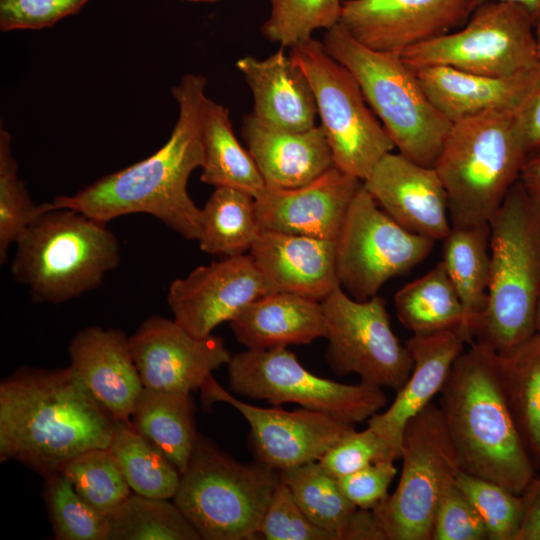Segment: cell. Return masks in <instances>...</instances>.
<instances>
[{"label": "cell", "mask_w": 540, "mask_h": 540, "mask_svg": "<svg viewBox=\"0 0 540 540\" xmlns=\"http://www.w3.org/2000/svg\"><path fill=\"white\" fill-rule=\"evenodd\" d=\"M109 540H200L179 507L168 499L131 494L108 516Z\"/></svg>", "instance_id": "36"}, {"label": "cell", "mask_w": 540, "mask_h": 540, "mask_svg": "<svg viewBox=\"0 0 540 540\" xmlns=\"http://www.w3.org/2000/svg\"><path fill=\"white\" fill-rule=\"evenodd\" d=\"M322 43L355 77L399 153L434 167L452 123L431 102L416 71L400 54L363 45L340 23L326 30Z\"/></svg>", "instance_id": "7"}, {"label": "cell", "mask_w": 540, "mask_h": 540, "mask_svg": "<svg viewBox=\"0 0 540 540\" xmlns=\"http://www.w3.org/2000/svg\"><path fill=\"white\" fill-rule=\"evenodd\" d=\"M258 535L266 540H335L305 514L282 481L262 517Z\"/></svg>", "instance_id": "42"}, {"label": "cell", "mask_w": 540, "mask_h": 540, "mask_svg": "<svg viewBox=\"0 0 540 540\" xmlns=\"http://www.w3.org/2000/svg\"><path fill=\"white\" fill-rule=\"evenodd\" d=\"M280 482L279 470L241 463L198 434L173 500L201 539L252 540Z\"/></svg>", "instance_id": "8"}, {"label": "cell", "mask_w": 540, "mask_h": 540, "mask_svg": "<svg viewBox=\"0 0 540 540\" xmlns=\"http://www.w3.org/2000/svg\"><path fill=\"white\" fill-rule=\"evenodd\" d=\"M395 491L372 509L386 540H431L441 496L461 470L440 407L432 402L406 424Z\"/></svg>", "instance_id": "9"}, {"label": "cell", "mask_w": 540, "mask_h": 540, "mask_svg": "<svg viewBox=\"0 0 540 540\" xmlns=\"http://www.w3.org/2000/svg\"><path fill=\"white\" fill-rule=\"evenodd\" d=\"M381 460L393 461L382 440L368 426L362 431L354 429L348 433L330 448L318 463L337 479Z\"/></svg>", "instance_id": "44"}, {"label": "cell", "mask_w": 540, "mask_h": 540, "mask_svg": "<svg viewBox=\"0 0 540 540\" xmlns=\"http://www.w3.org/2000/svg\"><path fill=\"white\" fill-rule=\"evenodd\" d=\"M485 525L465 493L453 480L436 510L431 540H485Z\"/></svg>", "instance_id": "43"}, {"label": "cell", "mask_w": 540, "mask_h": 540, "mask_svg": "<svg viewBox=\"0 0 540 540\" xmlns=\"http://www.w3.org/2000/svg\"><path fill=\"white\" fill-rule=\"evenodd\" d=\"M227 370L230 389L237 395L273 405L296 403L352 425L368 420L387 403L380 387L312 374L287 347L239 352Z\"/></svg>", "instance_id": "12"}, {"label": "cell", "mask_w": 540, "mask_h": 540, "mask_svg": "<svg viewBox=\"0 0 540 540\" xmlns=\"http://www.w3.org/2000/svg\"><path fill=\"white\" fill-rule=\"evenodd\" d=\"M397 474L394 461L374 462L356 472L337 478L346 498L361 509L372 510L387 498L388 488Z\"/></svg>", "instance_id": "46"}, {"label": "cell", "mask_w": 540, "mask_h": 540, "mask_svg": "<svg viewBox=\"0 0 540 540\" xmlns=\"http://www.w3.org/2000/svg\"><path fill=\"white\" fill-rule=\"evenodd\" d=\"M362 184L377 205L408 231L434 241L449 234L447 194L434 167L389 152Z\"/></svg>", "instance_id": "20"}, {"label": "cell", "mask_w": 540, "mask_h": 540, "mask_svg": "<svg viewBox=\"0 0 540 540\" xmlns=\"http://www.w3.org/2000/svg\"><path fill=\"white\" fill-rule=\"evenodd\" d=\"M60 472L88 504L106 516L132 494L109 448L88 450L68 461Z\"/></svg>", "instance_id": "37"}, {"label": "cell", "mask_w": 540, "mask_h": 540, "mask_svg": "<svg viewBox=\"0 0 540 540\" xmlns=\"http://www.w3.org/2000/svg\"><path fill=\"white\" fill-rule=\"evenodd\" d=\"M89 0H0V30H40L78 13Z\"/></svg>", "instance_id": "45"}, {"label": "cell", "mask_w": 540, "mask_h": 540, "mask_svg": "<svg viewBox=\"0 0 540 540\" xmlns=\"http://www.w3.org/2000/svg\"><path fill=\"white\" fill-rule=\"evenodd\" d=\"M394 305L399 321L413 334L456 330L465 341L464 310L442 261L400 288Z\"/></svg>", "instance_id": "31"}, {"label": "cell", "mask_w": 540, "mask_h": 540, "mask_svg": "<svg viewBox=\"0 0 540 540\" xmlns=\"http://www.w3.org/2000/svg\"><path fill=\"white\" fill-rule=\"evenodd\" d=\"M236 66L251 90L252 114L256 118L290 131H304L316 126L317 107L312 87L282 47L264 59L242 57Z\"/></svg>", "instance_id": "26"}, {"label": "cell", "mask_w": 540, "mask_h": 540, "mask_svg": "<svg viewBox=\"0 0 540 540\" xmlns=\"http://www.w3.org/2000/svg\"><path fill=\"white\" fill-rule=\"evenodd\" d=\"M522 494L525 513L516 540H540V477L535 476Z\"/></svg>", "instance_id": "48"}, {"label": "cell", "mask_w": 540, "mask_h": 540, "mask_svg": "<svg viewBox=\"0 0 540 540\" xmlns=\"http://www.w3.org/2000/svg\"><path fill=\"white\" fill-rule=\"evenodd\" d=\"M342 4L343 0H270L261 32L282 48H292L312 39L314 31L338 24Z\"/></svg>", "instance_id": "39"}, {"label": "cell", "mask_w": 540, "mask_h": 540, "mask_svg": "<svg viewBox=\"0 0 540 540\" xmlns=\"http://www.w3.org/2000/svg\"><path fill=\"white\" fill-rule=\"evenodd\" d=\"M207 79L186 74L172 87L178 118L167 142L154 154L107 174L74 195L58 196L45 209L69 208L106 223L145 213L187 240H199L202 209L187 191L188 180L204 160L202 127L208 97Z\"/></svg>", "instance_id": "1"}, {"label": "cell", "mask_w": 540, "mask_h": 540, "mask_svg": "<svg viewBox=\"0 0 540 540\" xmlns=\"http://www.w3.org/2000/svg\"><path fill=\"white\" fill-rule=\"evenodd\" d=\"M280 476L305 514L330 532L335 540H342L358 507L346 498L337 479L326 472L318 461L281 470Z\"/></svg>", "instance_id": "35"}, {"label": "cell", "mask_w": 540, "mask_h": 540, "mask_svg": "<svg viewBox=\"0 0 540 540\" xmlns=\"http://www.w3.org/2000/svg\"><path fill=\"white\" fill-rule=\"evenodd\" d=\"M249 254L275 292L322 301L340 287L335 240L261 231Z\"/></svg>", "instance_id": "23"}, {"label": "cell", "mask_w": 540, "mask_h": 540, "mask_svg": "<svg viewBox=\"0 0 540 540\" xmlns=\"http://www.w3.org/2000/svg\"><path fill=\"white\" fill-rule=\"evenodd\" d=\"M535 326H536V334L540 337V298L537 305Z\"/></svg>", "instance_id": "52"}, {"label": "cell", "mask_w": 540, "mask_h": 540, "mask_svg": "<svg viewBox=\"0 0 540 540\" xmlns=\"http://www.w3.org/2000/svg\"><path fill=\"white\" fill-rule=\"evenodd\" d=\"M490 224L451 227L444 241L446 271L461 301L464 337L473 344L475 330L487 306L491 274Z\"/></svg>", "instance_id": "28"}, {"label": "cell", "mask_w": 540, "mask_h": 540, "mask_svg": "<svg viewBox=\"0 0 540 540\" xmlns=\"http://www.w3.org/2000/svg\"><path fill=\"white\" fill-rule=\"evenodd\" d=\"M519 181L530 198L540 206V151L528 155Z\"/></svg>", "instance_id": "49"}, {"label": "cell", "mask_w": 540, "mask_h": 540, "mask_svg": "<svg viewBox=\"0 0 540 540\" xmlns=\"http://www.w3.org/2000/svg\"><path fill=\"white\" fill-rule=\"evenodd\" d=\"M130 350L143 386L192 392L232 355L224 339L213 334L197 338L174 319L152 315L129 337Z\"/></svg>", "instance_id": "18"}, {"label": "cell", "mask_w": 540, "mask_h": 540, "mask_svg": "<svg viewBox=\"0 0 540 540\" xmlns=\"http://www.w3.org/2000/svg\"><path fill=\"white\" fill-rule=\"evenodd\" d=\"M412 69L448 66L462 71L508 77L540 64L535 20L521 5L491 1L473 9L460 28L405 50Z\"/></svg>", "instance_id": "11"}, {"label": "cell", "mask_w": 540, "mask_h": 540, "mask_svg": "<svg viewBox=\"0 0 540 540\" xmlns=\"http://www.w3.org/2000/svg\"><path fill=\"white\" fill-rule=\"evenodd\" d=\"M405 344L413 359L412 372L389 408L368 419L393 461L400 459L406 424L441 392L465 341L458 331L444 330L413 334Z\"/></svg>", "instance_id": "21"}, {"label": "cell", "mask_w": 540, "mask_h": 540, "mask_svg": "<svg viewBox=\"0 0 540 540\" xmlns=\"http://www.w3.org/2000/svg\"><path fill=\"white\" fill-rule=\"evenodd\" d=\"M274 292L251 255L243 254L198 266L186 277L175 279L167 303L182 328L204 338L252 301Z\"/></svg>", "instance_id": "16"}, {"label": "cell", "mask_w": 540, "mask_h": 540, "mask_svg": "<svg viewBox=\"0 0 540 540\" xmlns=\"http://www.w3.org/2000/svg\"><path fill=\"white\" fill-rule=\"evenodd\" d=\"M455 481L479 513L488 540H516L525 513L523 494L462 470Z\"/></svg>", "instance_id": "41"}, {"label": "cell", "mask_w": 540, "mask_h": 540, "mask_svg": "<svg viewBox=\"0 0 540 540\" xmlns=\"http://www.w3.org/2000/svg\"><path fill=\"white\" fill-rule=\"evenodd\" d=\"M108 448L135 494L157 499L174 498L181 473L131 422L115 420Z\"/></svg>", "instance_id": "34"}, {"label": "cell", "mask_w": 540, "mask_h": 540, "mask_svg": "<svg viewBox=\"0 0 540 540\" xmlns=\"http://www.w3.org/2000/svg\"><path fill=\"white\" fill-rule=\"evenodd\" d=\"M229 324L236 340L250 350L305 345L327 333L322 302L288 292L252 301Z\"/></svg>", "instance_id": "27"}, {"label": "cell", "mask_w": 540, "mask_h": 540, "mask_svg": "<svg viewBox=\"0 0 540 540\" xmlns=\"http://www.w3.org/2000/svg\"><path fill=\"white\" fill-rule=\"evenodd\" d=\"M202 142V182L239 189L254 197L265 188L254 159L234 134L229 109L210 98L205 108Z\"/></svg>", "instance_id": "30"}, {"label": "cell", "mask_w": 540, "mask_h": 540, "mask_svg": "<svg viewBox=\"0 0 540 540\" xmlns=\"http://www.w3.org/2000/svg\"><path fill=\"white\" fill-rule=\"evenodd\" d=\"M70 368L115 420L130 422L144 386L129 337L121 330L89 326L78 331L68 348Z\"/></svg>", "instance_id": "22"}, {"label": "cell", "mask_w": 540, "mask_h": 540, "mask_svg": "<svg viewBox=\"0 0 540 540\" xmlns=\"http://www.w3.org/2000/svg\"><path fill=\"white\" fill-rule=\"evenodd\" d=\"M491 1L510 2L521 5L533 16L534 20L540 15V0H473V9Z\"/></svg>", "instance_id": "50"}, {"label": "cell", "mask_w": 540, "mask_h": 540, "mask_svg": "<svg viewBox=\"0 0 540 540\" xmlns=\"http://www.w3.org/2000/svg\"><path fill=\"white\" fill-rule=\"evenodd\" d=\"M500 372L509 408L537 471L540 469V337L535 334L511 355L500 356Z\"/></svg>", "instance_id": "33"}, {"label": "cell", "mask_w": 540, "mask_h": 540, "mask_svg": "<svg viewBox=\"0 0 540 540\" xmlns=\"http://www.w3.org/2000/svg\"><path fill=\"white\" fill-rule=\"evenodd\" d=\"M535 35L537 39L538 51H539V57H540V15L535 20Z\"/></svg>", "instance_id": "51"}, {"label": "cell", "mask_w": 540, "mask_h": 540, "mask_svg": "<svg viewBox=\"0 0 540 540\" xmlns=\"http://www.w3.org/2000/svg\"><path fill=\"white\" fill-rule=\"evenodd\" d=\"M114 423L70 366L22 367L0 383V461H18L43 478L108 448Z\"/></svg>", "instance_id": "2"}, {"label": "cell", "mask_w": 540, "mask_h": 540, "mask_svg": "<svg viewBox=\"0 0 540 540\" xmlns=\"http://www.w3.org/2000/svg\"><path fill=\"white\" fill-rule=\"evenodd\" d=\"M473 0H343L339 23L375 51L405 50L463 26Z\"/></svg>", "instance_id": "17"}, {"label": "cell", "mask_w": 540, "mask_h": 540, "mask_svg": "<svg viewBox=\"0 0 540 540\" xmlns=\"http://www.w3.org/2000/svg\"><path fill=\"white\" fill-rule=\"evenodd\" d=\"M289 54L312 87L334 166L364 181L395 145L357 80L316 39L290 48Z\"/></svg>", "instance_id": "10"}, {"label": "cell", "mask_w": 540, "mask_h": 540, "mask_svg": "<svg viewBox=\"0 0 540 540\" xmlns=\"http://www.w3.org/2000/svg\"><path fill=\"white\" fill-rule=\"evenodd\" d=\"M434 106L455 123L493 111L517 112L540 78V64L508 77L486 76L448 66L415 70Z\"/></svg>", "instance_id": "24"}, {"label": "cell", "mask_w": 540, "mask_h": 540, "mask_svg": "<svg viewBox=\"0 0 540 540\" xmlns=\"http://www.w3.org/2000/svg\"><path fill=\"white\" fill-rule=\"evenodd\" d=\"M261 228L255 197L231 187H215L202 208L200 249L208 254L232 257L250 251Z\"/></svg>", "instance_id": "32"}, {"label": "cell", "mask_w": 540, "mask_h": 540, "mask_svg": "<svg viewBox=\"0 0 540 540\" xmlns=\"http://www.w3.org/2000/svg\"><path fill=\"white\" fill-rule=\"evenodd\" d=\"M132 426L182 474L198 437L191 392L143 388L133 407Z\"/></svg>", "instance_id": "29"}, {"label": "cell", "mask_w": 540, "mask_h": 540, "mask_svg": "<svg viewBox=\"0 0 540 540\" xmlns=\"http://www.w3.org/2000/svg\"><path fill=\"white\" fill-rule=\"evenodd\" d=\"M516 112L493 111L451 124L434 165L452 227L489 224L528 157Z\"/></svg>", "instance_id": "6"}, {"label": "cell", "mask_w": 540, "mask_h": 540, "mask_svg": "<svg viewBox=\"0 0 540 540\" xmlns=\"http://www.w3.org/2000/svg\"><path fill=\"white\" fill-rule=\"evenodd\" d=\"M43 498L57 540H109L108 517L88 504L59 471L45 478Z\"/></svg>", "instance_id": "38"}, {"label": "cell", "mask_w": 540, "mask_h": 540, "mask_svg": "<svg viewBox=\"0 0 540 540\" xmlns=\"http://www.w3.org/2000/svg\"><path fill=\"white\" fill-rule=\"evenodd\" d=\"M489 224L488 300L475 338L476 342L506 357L536 334L540 298V206L518 180Z\"/></svg>", "instance_id": "4"}, {"label": "cell", "mask_w": 540, "mask_h": 540, "mask_svg": "<svg viewBox=\"0 0 540 540\" xmlns=\"http://www.w3.org/2000/svg\"><path fill=\"white\" fill-rule=\"evenodd\" d=\"M362 181L333 166L305 185H266L255 197L262 231L336 240Z\"/></svg>", "instance_id": "19"}, {"label": "cell", "mask_w": 540, "mask_h": 540, "mask_svg": "<svg viewBox=\"0 0 540 540\" xmlns=\"http://www.w3.org/2000/svg\"><path fill=\"white\" fill-rule=\"evenodd\" d=\"M45 212L36 205L18 177V163L12 149V138L0 127V262L5 263L8 249L16 243L31 222Z\"/></svg>", "instance_id": "40"}, {"label": "cell", "mask_w": 540, "mask_h": 540, "mask_svg": "<svg viewBox=\"0 0 540 540\" xmlns=\"http://www.w3.org/2000/svg\"><path fill=\"white\" fill-rule=\"evenodd\" d=\"M15 244L11 273L35 302L77 298L100 286L120 261L118 239L106 223L69 208L41 213Z\"/></svg>", "instance_id": "5"}, {"label": "cell", "mask_w": 540, "mask_h": 540, "mask_svg": "<svg viewBox=\"0 0 540 540\" xmlns=\"http://www.w3.org/2000/svg\"><path fill=\"white\" fill-rule=\"evenodd\" d=\"M335 241L340 287L358 301L377 295L388 280L423 262L436 242L395 222L363 184L352 199Z\"/></svg>", "instance_id": "13"}, {"label": "cell", "mask_w": 540, "mask_h": 540, "mask_svg": "<svg viewBox=\"0 0 540 540\" xmlns=\"http://www.w3.org/2000/svg\"><path fill=\"white\" fill-rule=\"evenodd\" d=\"M440 394L461 470L522 494L536 469L507 402L499 354L471 344L455 360Z\"/></svg>", "instance_id": "3"}, {"label": "cell", "mask_w": 540, "mask_h": 540, "mask_svg": "<svg viewBox=\"0 0 540 540\" xmlns=\"http://www.w3.org/2000/svg\"><path fill=\"white\" fill-rule=\"evenodd\" d=\"M203 403L224 402L247 420L256 461L279 471L318 461L355 429V425L306 408L286 411L243 402L225 390L212 375L200 387Z\"/></svg>", "instance_id": "15"}, {"label": "cell", "mask_w": 540, "mask_h": 540, "mask_svg": "<svg viewBox=\"0 0 540 540\" xmlns=\"http://www.w3.org/2000/svg\"><path fill=\"white\" fill-rule=\"evenodd\" d=\"M328 347L326 361L337 375L356 373L361 382L399 390L413 359L392 330L385 300L375 295L358 301L341 287L322 301Z\"/></svg>", "instance_id": "14"}, {"label": "cell", "mask_w": 540, "mask_h": 540, "mask_svg": "<svg viewBox=\"0 0 540 540\" xmlns=\"http://www.w3.org/2000/svg\"><path fill=\"white\" fill-rule=\"evenodd\" d=\"M241 134L266 185L294 188L310 183L334 166L321 126L290 131L270 126L252 113Z\"/></svg>", "instance_id": "25"}, {"label": "cell", "mask_w": 540, "mask_h": 540, "mask_svg": "<svg viewBox=\"0 0 540 540\" xmlns=\"http://www.w3.org/2000/svg\"><path fill=\"white\" fill-rule=\"evenodd\" d=\"M515 122L527 154L540 151V78L516 112Z\"/></svg>", "instance_id": "47"}, {"label": "cell", "mask_w": 540, "mask_h": 540, "mask_svg": "<svg viewBox=\"0 0 540 540\" xmlns=\"http://www.w3.org/2000/svg\"><path fill=\"white\" fill-rule=\"evenodd\" d=\"M183 1L199 2V3H214L221 0H183Z\"/></svg>", "instance_id": "53"}]
</instances>
